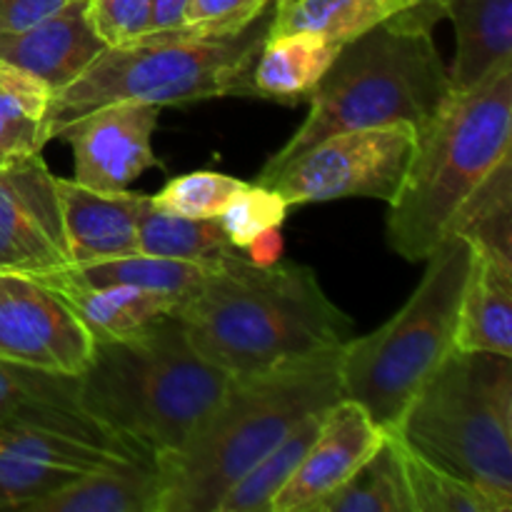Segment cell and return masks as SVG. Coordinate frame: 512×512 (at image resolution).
Wrapping results in <instances>:
<instances>
[{
    "label": "cell",
    "instance_id": "cell-6",
    "mask_svg": "<svg viewBox=\"0 0 512 512\" xmlns=\"http://www.w3.org/2000/svg\"><path fill=\"white\" fill-rule=\"evenodd\" d=\"M512 68L468 93H450L390 200L388 245L420 263L450 233L455 215L495 165L512 153Z\"/></svg>",
    "mask_w": 512,
    "mask_h": 512
},
{
    "label": "cell",
    "instance_id": "cell-35",
    "mask_svg": "<svg viewBox=\"0 0 512 512\" xmlns=\"http://www.w3.org/2000/svg\"><path fill=\"white\" fill-rule=\"evenodd\" d=\"M70 0H0V35L20 33L58 13Z\"/></svg>",
    "mask_w": 512,
    "mask_h": 512
},
{
    "label": "cell",
    "instance_id": "cell-1",
    "mask_svg": "<svg viewBox=\"0 0 512 512\" xmlns=\"http://www.w3.org/2000/svg\"><path fill=\"white\" fill-rule=\"evenodd\" d=\"M190 343L230 378L268 373L343 348L355 323L328 298L313 268L253 265L233 253L178 308Z\"/></svg>",
    "mask_w": 512,
    "mask_h": 512
},
{
    "label": "cell",
    "instance_id": "cell-17",
    "mask_svg": "<svg viewBox=\"0 0 512 512\" xmlns=\"http://www.w3.org/2000/svg\"><path fill=\"white\" fill-rule=\"evenodd\" d=\"M160 470L148 455H120L85 470L25 512H158Z\"/></svg>",
    "mask_w": 512,
    "mask_h": 512
},
{
    "label": "cell",
    "instance_id": "cell-32",
    "mask_svg": "<svg viewBox=\"0 0 512 512\" xmlns=\"http://www.w3.org/2000/svg\"><path fill=\"white\" fill-rule=\"evenodd\" d=\"M288 200L275 188L263 183H243V188L233 195L223 213L218 215L223 233L230 245L243 253L250 240L270 228H280L288 218Z\"/></svg>",
    "mask_w": 512,
    "mask_h": 512
},
{
    "label": "cell",
    "instance_id": "cell-18",
    "mask_svg": "<svg viewBox=\"0 0 512 512\" xmlns=\"http://www.w3.org/2000/svg\"><path fill=\"white\" fill-rule=\"evenodd\" d=\"M63 295L93 340H118L140 333L163 318L178 315V295L145 290L138 285H88L70 278L65 270L38 278Z\"/></svg>",
    "mask_w": 512,
    "mask_h": 512
},
{
    "label": "cell",
    "instance_id": "cell-29",
    "mask_svg": "<svg viewBox=\"0 0 512 512\" xmlns=\"http://www.w3.org/2000/svg\"><path fill=\"white\" fill-rule=\"evenodd\" d=\"M68 410H83L78 375H53L0 360V423Z\"/></svg>",
    "mask_w": 512,
    "mask_h": 512
},
{
    "label": "cell",
    "instance_id": "cell-12",
    "mask_svg": "<svg viewBox=\"0 0 512 512\" xmlns=\"http://www.w3.org/2000/svg\"><path fill=\"white\" fill-rule=\"evenodd\" d=\"M68 265L55 175L40 153L0 163V273L43 278Z\"/></svg>",
    "mask_w": 512,
    "mask_h": 512
},
{
    "label": "cell",
    "instance_id": "cell-27",
    "mask_svg": "<svg viewBox=\"0 0 512 512\" xmlns=\"http://www.w3.org/2000/svg\"><path fill=\"white\" fill-rule=\"evenodd\" d=\"M138 253L173 260H223L238 253L218 218H185L165 213L145 198L138 218Z\"/></svg>",
    "mask_w": 512,
    "mask_h": 512
},
{
    "label": "cell",
    "instance_id": "cell-24",
    "mask_svg": "<svg viewBox=\"0 0 512 512\" xmlns=\"http://www.w3.org/2000/svg\"><path fill=\"white\" fill-rule=\"evenodd\" d=\"M405 8L403 0H278L270 33H313L343 48Z\"/></svg>",
    "mask_w": 512,
    "mask_h": 512
},
{
    "label": "cell",
    "instance_id": "cell-4",
    "mask_svg": "<svg viewBox=\"0 0 512 512\" xmlns=\"http://www.w3.org/2000/svg\"><path fill=\"white\" fill-rule=\"evenodd\" d=\"M450 93L433 30L393 15L340 48L310 93L308 118L270 155L255 183H268L290 160L343 130L410 123L423 133Z\"/></svg>",
    "mask_w": 512,
    "mask_h": 512
},
{
    "label": "cell",
    "instance_id": "cell-13",
    "mask_svg": "<svg viewBox=\"0 0 512 512\" xmlns=\"http://www.w3.org/2000/svg\"><path fill=\"white\" fill-rule=\"evenodd\" d=\"M160 108L150 103H110L75 120L60 138L73 148V180L90 190H128L155 165L153 133Z\"/></svg>",
    "mask_w": 512,
    "mask_h": 512
},
{
    "label": "cell",
    "instance_id": "cell-34",
    "mask_svg": "<svg viewBox=\"0 0 512 512\" xmlns=\"http://www.w3.org/2000/svg\"><path fill=\"white\" fill-rule=\"evenodd\" d=\"M275 0H190L185 30L195 35H230L253 23Z\"/></svg>",
    "mask_w": 512,
    "mask_h": 512
},
{
    "label": "cell",
    "instance_id": "cell-37",
    "mask_svg": "<svg viewBox=\"0 0 512 512\" xmlns=\"http://www.w3.org/2000/svg\"><path fill=\"white\" fill-rule=\"evenodd\" d=\"M243 255L253 265L280 263V255H283V233H280V228H270L265 230V233H260L255 240H250V245L243 250Z\"/></svg>",
    "mask_w": 512,
    "mask_h": 512
},
{
    "label": "cell",
    "instance_id": "cell-21",
    "mask_svg": "<svg viewBox=\"0 0 512 512\" xmlns=\"http://www.w3.org/2000/svg\"><path fill=\"white\" fill-rule=\"evenodd\" d=\"M455 348L512 358V268L473 253L460 300Z\"/></svg>",
    "mask_w": 512,
    "mask_h": 512
},
{
    "label": "cell",
    "instance_id": "cell-22",
    "mask_svg": "<svg viewBox=\"0 0 512 512\" xmlns=\"http://www.w3.org/2000/svg\"><path fill=\"white\" fill-rule=\"evenodd\" d=\"M313 512H413L403 443L385 433L360 468Z\"/></svg>",
    "mask_w": 512,
    "mask_h": 512
},
{
    "label": "cell",
    "instance_id": "cell-31",
    "mask_svg": "<svg viewBox=\"0 0 512 512\" xmlns=\"http://www.w3.org/2000/svg\"><path fill=\"white\" fill-rule=\"evenodd\" d=\"M243 188V180L215 170H195L168 180L160 193L150 195V203L165 213L185 218H218L233 195Z\"/></svg>",
    "mask_w": 512,
    "mask_h": 512
},
{
    "label": "cell",
    "instance_id": "cell-36",
    "mask_svg": "<svg viewBox=\"0 0 512 512\" xmlns=\"http://www.w3.org/2000/svg\"><path fill=\"white\" fill-rule=\"evenodd\" d=\"M190 0H150V33L185 28Z\"/></svg>",
    "mask_w": 512,
    "mask_h": 512
},
{
    "label": "cell",
    "instance_id": "cell-28",
    "mask_svg": "<svg viewBox=\"0 0 512 512\" xmlns=\"http://www.w3.org/2000/svg\"><path fill=\"white\" fill-rule=\"evenodd\" d=\"M323 413H313L300 420L270 453H265L220 503L218 512H270L275 495L285 488L295 470L303 463L305 453L318 435Z\"/></svg>",
    "mask_w": 512,
    "mask_h": 512
},
{
    "label": "cell",
    "instance_id": "cell-33",
    "mask_svg": "<svg viewBox=\"0 0 512 512\" xmlns=\"http://www.w3.org/2000/svg\"><path fill=\"white\" fill-rule=\"evenodd\" d=\"M88 18L108 48L150 33V0H88Z\"/></svg>",
    "mask_w": 512,
    "mask_h": 512
},
{
    "label": "cell",
    "instance_id": "cell-2",
    "mask_svg": "<svg viewBox=\"0 0 512 512\" xmlns=\"http://www.w3.org/2000/svg\"><path fill=\"white\" fill-rule=\"evenodd\" d=\"M340 348L233 378L183 445L158 458V512H218L228 490L295 425L343 398Z\"/></svg>",
    "mask_w": 512,
    "mask_h": 512
},
{
    "label": "cell",
    "instance_id": "cell-8",
    "mask_svg": "<svg viewBox=\"0 0 512 512\" xmlns=\"http://www.w3.org/2000/svg\"><path fill=\"white\" fill-rule=\"evenodd\" d=\"M388 433L512 510L510 355L455 348Z\"/></svg>",
    "mask_w": 512,
    "mask_h": 512
},
{
    "label": "cell",
    "instance_id": "cell-25",
    "mask_svg": "<svg viewBox=\"0 0 512 512\" xmlns=\"http://www.w3.org/2000/svg\"><path fill=\"white\" fill-rule=\"evenodd\" d=\"M220 260H173L155 258V255H123V258L98 260V263L68 265L63 268L70 278L88 285H138L145 290H160V293L178 295L185 300L205 283Z\"/></svg>",
    "mask_w": 512,
    "mask_h": 512
},
{
    "label": "cell",
    "instance_id": "cell-3",
    "mask_svg": "<svg viewBox=\"0 0 512 512\" xmlns=\"http://www.w3.org/2000/svg\"><path fill=\"white\" fill-rule=\"evenodd\" d=\"M230 375L190 343L178 315L118 340H93L78 403L103 428L155 460L188 440Z\"/></svg>",
    "mask_w": 512,
    "mask_h": 512
},
{
    "label": "cell",
    "instance_id": "cell-15",
    "mask_svg": "<svg viewBox=\"0 0 512 512\" xmlns=\"http://www.w3.org/2000/svg\"><path fill=\"white\" fill-rule=\"evenodd\" d=\"M105 48L88 18V0H70L33 28L0 35V60L38 78L50 93L80 78Z\"/></svg>",
    "mask_w": 512,
    "mask_h": 512
},
{
    "label": "cell",
    "instance_id": "cell-23",
    "mask_svg": "<svg viewBox=\"0 0 512 512\" xmlns=\"http://www.w3.org/2000/svg\"><path fill=\"white\" fill-rule=\"evenodd\" d=\"M450 233L463 235L478 258L512 268V153L465 200Z\"/></svg>",
    "mask_w": 512,
    "mask_h": 512
},
{
    "label": "cell",
    "instance_id": "cell-9",
    "mask_svg": "<svg viewBox=\"0 0 512 512\" xmlns=\"http://www.w3.org/2000/svg\"><path fill=\"white\" fill-rule=\"evenodd\" d=\"M120 455L145 453L103 428L85 410L0 423V512H25L43 495Z\"/></svg>",
    "mask_w": 512,
    "mask_h": 512
},
{
    "label": "cell",
    "instance_id": "cell-5",
    "mask_svg": "<svg viewBox=\"0 0 512 512\" xmlns=\"http://www.w3.org/2000/svg\"><path fill=\"white\" fill-rule=\"evenodd\" d=\"M275 3L238 33L195 35L180 28L105 48L80 78L50 95L48 138H60L75 120L125 100L163 108L225 95L255 98L253 65L273 25Z\"/></svg>",
    "mask_w": 512,
    "mask_h": 512
},
{
    "label": "cell",
    "instance_id": "cell-10",
    "mask_svg": "<svg viewBox=\"0 0 512 512\" xmlns=\"http://www.w3.org/2000/svg\"><path fill=\"white\" fill-rule=\"evenodd\" d=\"M418 148L410 123L343 130L290 160L268 180L290 208L343 198L390 200L398 195Z\"/></svg>",
    "mask_w": 512,
    "mask_h": 512
},
{
    "label": "cell",
    "instance_id": "cell-20",
    "mask_svg": "<svg viewBox=\"0 0 512 512\" xmlns=\"http://www.w3.org/2000/svg\"><path fill=\"white\" fill-rule=\"evenodd\" d=\"M340 45L313 33H268L253 65L255 98L283 105L308 103Z\"/></svg>",
    "mask_w": 512,
    "mask_h": 512
},
{
    "label": "cell",
    "instance_id": "cell-7",
    "mask_svg": "<svg viewBox=\"0 0 512 512\" xmlns=\"http://www.w3.org/2000/svg\"><path fill=\"white\" fill-rule=\"evenodd\" d=\"M408 303L375 333L350 338L340 348V393L368 410L383 430H393L410 400L455 350L460 300L473 248L448 233L433 253Z\"/></svg>",
    "mask_w": 512,
    "mask_h": 512
},
{
    "label": "cell",
    "instance_id": "cell-19",
    "mask_svg": "<svg viewBox=\"0 0 512 512\" xmlns=\"http://www.w3.org/2000/svg\"><path fill=\"white\" fill-rule=\"evenodd\" d=\"M445 18L455 28L453 93H468L512 68V0H450Z\"/></svg>",
    "mask_w": 512,
    "mask_h": 512
},
{
    "label": "cell",
    "instance_id": "cell-26",
    "mask_svg": "<svg viewBox=\"0 0 512 512\" xmlns=\"http://www.w3.org/2000/svg\"><path fill=\"white\" fill-rule=\"evenodd\" d=\"M50 90L0 60V163L40 153L48 138Z\"/></svg>",
    "mask_w": 512,
    "mask_h": 512
},
{
    "label": "cell",
    "instance_id": "cell-30",
    "mask_svg": "<svg viewBox=\"0 0 512 512\" xmlns=\"http://www.w3.org/2000/svg\"><path fill=\"white\" fill-rule=\"evenodd\" d=\"M413 512H503L478 485L448 473L403 445Z\"/></svg>",
    "mask_w": 512,
    "mask_h": 512
},
{
    "label": "cell",
    "instance_id": "cell-38",
    "mask_svg": "<svg viewBox=\"0 0 512 512\" xmlns=\"http://www.w3.org/2000/svg\"><path fill=\"white\" fill-rule=\"evenodd\" d=\"M403 3L408 8L403 13H398L400 18H405L413 25H420V28L433 30L445 18V10H448L450 0H403Z\"/></svg>",
    "mask_w": 512,
    "mask_h": 512
},
{
    "label": "cell",
    "instance_id": "cell-14",
    "mask_svg": "<svg viewBox=\"0 0 512 512\" xmlns=\"http://www.w3.org/2000/svg\"><path fill=\"white\" fill-rule=\"evenodd\" d=\"M388 430L380 428L355 400L340 398L323 415L318 435L285 488L270 503V512H313L320 500L340 488Z\"/></svg>",
    "mask_w": 512,
    "mask_h": 512
},
{
    "label": "cell",
    "instance_id": "cell-11",
    "mask_svg": "<svg viewBox=\"0 0 512 512\" xmlns=\"http://www.w3.org/2000/svg\"><path fill=\"white\" fill-rule=\"evenodd\" d=\"M93 338L63 295L38 278L0 273V360L53 375H80Z\"/></svg>",
    "mask_w": 512,
    "mask_h": 512
},
{
    "label": "cell",
    "instance_id": "cell-16",
    "mask_svg": "<svg viewBox=\"0 0 512 512\" xmlns=\"http://www.w3.org/2000/svg\"><path fill=\"white\" fill-rule=\"evenodd\" d=\"M70 265L98 263L138 253V218L148 195L100 193L73 178H55Z\"/></svg>",
    "mask_w": 512,
    "mask_h": 512
}]
</instances>
